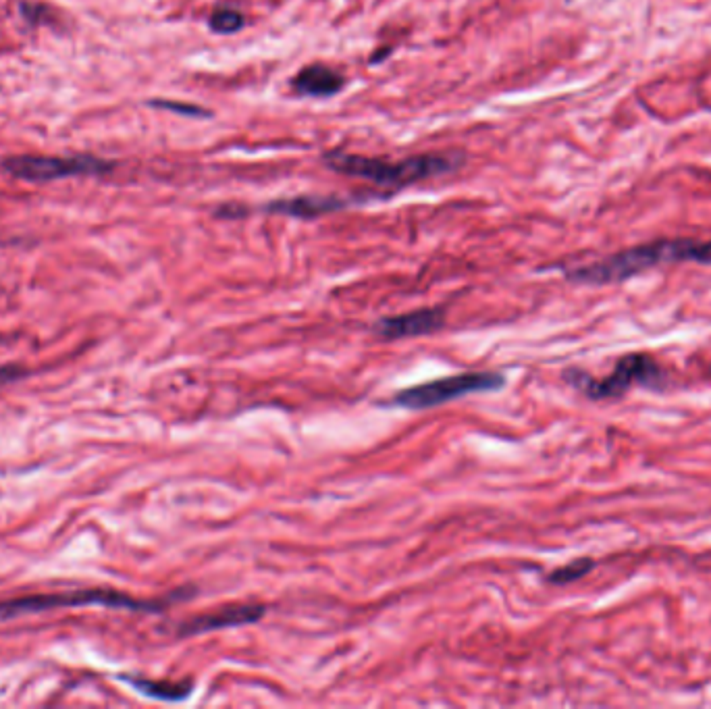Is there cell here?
Returning a JSON list of instances; mask_svg holds the SVG:
<instances>
[{"instance_id": "cell-1", "label": "cell", "mask_w": 711, "mask_h": 709, "mask_svg": "<svg viewBox=\"0 0 711 709\" xmlns=\"http://www.w3.org/2000/svg\"><path fill=\"white\" fill-rule=\"evenodd\" d=\"M666 262H699V265H709V242L662 240L643 244L591 262V265L570 269L566 271V277L576 283L605 285L630 279L657 265H666Z\"/></svg>"}, {"instance_id": "cell-11", "label": "cell", "mask_w": 711, "mask_h": 709, "mask_svg": "<svg viewBox=\"0 0 711 709\" xmlns=\"http://www.w3.org/2000/svg\"><path fill=\"white\" fill-rule=\"evenodd\" d=\"M127 682L142 695L161 701H181L190 697L194 689L192 682H154L146 678H127Z\"/></svg>"}, {"instance_id": "cell-2", "label": "cell", "mask_w": 711, "mask_h": 709, "mask_svg": "<svg viewBox=\"0 0 711 709\" xmlns=\"http://www.w3.org/2000/svg\"><path fill=\"white\" fill-rule=\"evenodd\" d=\"M460 154H423L410 156L406 161H385L368 159L360 154L329 152L325 154V165L341 175L373 181L381 188H406L416 181L433 179L445 173H452L462 165Z\"/></svg>"}, {"instance_id": "cell-9", "label": "cell", "mask_w": 711, "mask_h": 709, "mask_svg": "<svg viewBox=\"0 0 711 709\" xmlns=\"http://www.w3.org/2000/svg\"><path fill=\"white\" fill-rule=\"evenodd\" d=\"M344 84L346 77L339 71L327 65H308L294 77L292 88L302 96L329 98L339 90H344Z\"/></svg>"}, {"instance_id": "cell-5", "label": "cell", "mask_w": 711, "mask_h": 709, "mask_svg": "<svg viewBox=\"0 0 711 709\" xmlns=\"http://www.w3.org/2000/svg\"><path fill=\"white\" fill-rule=\"evenodd\" d=\"M504 383L506 379L499 373H462V375H452L439 381L402 389L395 393L391 404L408 410H429L452 400L470 396V393L497 391L504 387Z\"/></svg>"}, {"instance_id": "cell-14", "label": "cell", "mask_w": 711, "mask_h": 709, "mask_svg": "<svg viewBox=\"0 0 711 709\" xmlns=\"http://www.w3.org/2000/svg\"><path fill=\"white\" fill-rule=\"evenodd\" d=\"M150 104L158 109H167V111L190 115V117H208L210 115L206 109L196 107V104H179V102H171V100H152Z\"/></svg>"}, {"instance_id": "cell-8", "label": "cell", "mask_w": 711, "mask_h": 709, "mask_svg": "<svg viewBox=\"0 0 711 709\" xmlns=\"http://www.w3.org/2000/svg\"><path fill=\"white\" fill-rule=\"evenodd\" d=\"M445 325V310L443 308H423L408 314H398V317H385L375 325V333L385 339H404L431 335Z\"/></svg>"}, {"instance_id": "cell-6", "label": "cell", "mask_w": 711, "mask_h": 709, "mask_svg": "<svg viewBox=\"0 0 711 709\" xmlns=\"http://www.w3.org/2000/svg\"><path fill=\"white\" fill-rule=\"evenodd\" d=\"M111 163L94 156H15L5 161V171L25 181H52L75 175H94L111 171Z\"/></svg>"}, {"instance_id": "cell-12", "label": "cell", "mask_w": 711, "mask_h": 709, "mask_svg": "<svg viewBox=\"0 0 711 709\" xmlns=\"http://www.w3.org/2000/svg\"><path fill=\"white\" fill-rule=\"evenodd\" d=\"M595 568V562L589 560V558H581V560H574L562 568H558L556 572H551L549 574V583L553 585H568V583H574L578 579H583V576L587 572H591Z\"/></svg>"}, {"instance_id": "cell-7", "label": "cell", "mask_w": 711, "mask_h": 709, "mask_svg": "<svg viewBox=\"0 0 711 709\" xmlns=\"http://www.w3.org/2000/svg\"><path fill=\"white\" fill-rule=\"evenodd\" d=\"M265 614H267V608L256 606V603L227 606V608L217 610L213 614L196 616L188 622H183L179 626V637H194V635H204V633H215V630H223V628L256 624L265 618Z\"/></svg>"}, {"instance_id": "cell-10", "label": "cell", "mask_w": 711, "mask_h": 709, "mask_svg": "<svg viewBox=\"0 0 711 709\" xmlns=\"http://www.w3.org/2000/svg\"><path fill=\"white\" fill-rule=\"evenodd\" d=\"M348 202L344 198L337 196H300L292 200H277L267 204L265 208L269 213H279L287 217H298V219H316L327 213H335V210L344 208Z\"/></svg>"}, {"instance_id": "cell-3", "label": "cell", "mask_w": 711, "mask_h": 709, "mask_svg": "<svg viewBox=\"0 0 711 709\" xmlns=\"http://www.w3.org/2000/svg\"><path fill=\"white\" fill-rule=\"evenodd\" d=\"M84 606H104V608H113V610L158 614L167 608V603L144 601V599L129 597L121 591H111V589H84V591H73V593H52V595H34V597L0 601V620H13L19 616L42 614L48 610L84 608Z\"/></svg>"}, {"instance_id": "cell-4", "label": "cell", "mask_w": 711, "mask_h": 709, "mask_svg": "<svg viewBox=\"0 0 711 709\" xmlns=\"http://www.w3.org/2000/svg\"><path fill=\"white\" fill-rule=\"evenodd\" d=\"M566 381H570L574 387L581 389L591 400H610V398H620L624 393L635 387V385H647V387H662L666 381V373L660 364H657L651 356L645 354H630L624 356L612 375L605 379H591L585 373L578 371H568Z\"/></svg>"}, {"instance_id": "cell-13", "label": "cell", "mask_w": 711, "mask_h": 709, "mask_svg": "<svg viewBox=\"0 0 711 709\" xmlns=\"http://www.w3.org/2000/svg\"><path fill=\"white\" fill-rule=\"evenodd\" d=\"M210 30L217 34H235L244 28V17L242 13H237L233 9H219L213 15H210Z\"/></svg>"}]
</instances>
